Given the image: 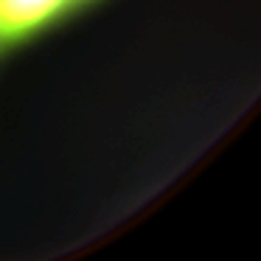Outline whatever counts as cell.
Returning <instances> with one entry per match:
<instances>
[{
	"label": "cell",
	"instance_id": "1",
	"mask_svg": "<svg viewBox=\"0 0 261 261\" xmlns=\"http://www.w3.org/2000/svg\"><path fill=\"white\" fill-rule=\"evenodd\" d=\"M76 6V0H0V42L34 34Z\"/></svg>",
	"mask_w": 261,
	"mask_h": 261
},
{
	"label": "cell",
	"instance_id": "2",
	"mask_svg": "<svg viewBox=\"0 0 261 261\" xmlns=\"http://www.w3.org/2000/svg\"><path fill=\"white\" fill-rule=\"evenodd\" d=\"M76 3H85V0H76Z\"/></svg>",
	"mask_w": 261,
	"mask_h": 261
}]
</instances>
